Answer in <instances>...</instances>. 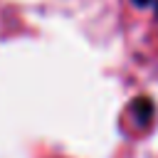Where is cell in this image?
<instances>
[{"instance_id":"6da1fadb","label":"cell","mask_w":158,"mask_h":158,"mask_svg":"<svg viewBox=\"0 0 158 158\" xmlns=\"http://www.w3.org/2000/svg\"><path fill=\"white\" fill-rule=\"evenodd\" d=\"M131 114H133V118H136L138 126H148L151 118H153V104L146 96H141V99H136L131 104Z\"/></svg>"},{"instance_id":"7a4b0ae2","label":"cell","mask_w":158,"mask_h":158,"mask_svg":"<svg viewBox=\"0 0 158 158\" xmlns=\"http://www.w3.org/2000/svg\"><path fill=\"white\" fill-rule=\"evenodd\" d=\"M133 2H136V5H146L148 0H133Z\"/></svg>"}]
</instances>
